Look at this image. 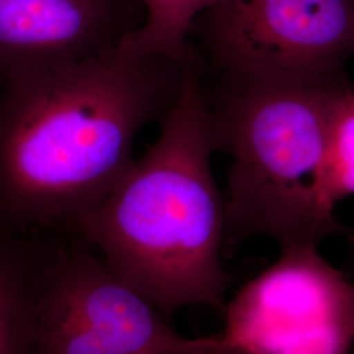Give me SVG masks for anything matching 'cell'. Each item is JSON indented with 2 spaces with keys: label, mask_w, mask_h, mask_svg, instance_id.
Returning a JSON list of instances; mask_svg holds the SVG:
<instances>
[{
  "label": "cell",
  "mask_w": 354,
  "mask_h": 354,
  "mask_svg": "<svg viewBox=\"0 0 354 354\" xmlns=\"http://www.w3.org/2000/svg\"><path fill=\"white\" fill-rule=\"evenodd\" d=\"M222 314L218 336L236 354L354 352V282L313 243L282 245Z\"/></svg>",
  "instance_id": "cell-6"
},
{
  "label": "cell",
  "mask_w": 354,
  "mask_h": 354,
  "mask_svg": "<svg viewBox=\"0 0 354 354\" xmlns=\"http://www.w3.org/2000/svg\"><path fill=\"white\" fill-rule=\"evenodd\" d=\"M46 234L0 223V354H32L36 285Z\"/></svg>",
  "instance_id": "cell-8"
},
{
  "label": "cell",
  "mask_w": 354,
  "mask_h": 354,
  "mask_svg": "<svg viewBox=\"0 0 354 354\" xmlns=\"http://www.w3.org/2000/svg\"><path fill=\"white\" fill-rule=\"evenodd\" d=\"M200 77L215 151L231 158L223 193L225 245L259 236L279 247L319 245L346 235L349 228L324 207L319 192L330 118L352 88L345 73Z\"/></svg>",
  "instance_id": "cell-3"
},
{
  "label": "cell",
  "mask_w": 354,
  "mask_h": 354,
  "mask_svg": "<svg viewBox=\"0 0 354 354\" xmlns=\"http://www.w3.org/2000/svg\"><path fill=\"white\" fill-rule=\"evenodd\" d=\"M210 114L190 55L158 140L73 235L167 319L203 306L223 313L228 276L225 196L215 183Z\"/></svg>",
  "instance_id": "cell-2"
},
{
  "label": "cell",
  "mask_w": 354,
  "mask_h": 354,
  "mask_svg": "<svg viewBox=\"0 0 354 354\" xmlns=\"http://www.w3.org/2000/svg\"><path fill=\"white\" fill-rule=\"evenodd\" d=\"M216 0H138L142 26L120 45L137 54H155L180 64L189 59L190 32L197 17Z\"/></svg>",
  "instance_id": "cell-9"
},
{
  "label": "cell",
  "mask_w": 354,
  "mask_h": 354,
  "mask_svg": "<svg viewBox=\"0 0 354 354\" xmlns=\"http://www.w3.org/2000/svg\"><path fill=\"white\" fill-rule=\"evenodd\" d=\"M212 337L180 335L79 236L46 235L32 354H180Z\"/></svg>",
  "instance_id": "cell-4"
},
{
  "label": "cell",
  "mask_w": 354,
  "mask_h": 354,
  "mask_svg": "<svg viewBox=\"0 0 354 354\" xmlns=\"http://www.w3.org/2000/svg\"><path fill=\"white\" fill-rule=\"evenodd\" d=\"M319 192L324 207L336 213L337 203L354 196V89L337 102L329 124Z\"/></svg>",
  "instance_id": "cell-10"
},
{
  "label": "cell",
  "mask_w": 354,
  "mask_h": 354,
  "mask_svg": "<svg viewBox=\"0 0 354 354\" xmlns=\"http://www.w3.org/2000/svg\"><path fill=\"white\" fill-rule=\"evenodd\" d=\"M180 354H236L232 349H230L227 345H225L222 340L219 339L218 335L212 337V340L205 344L200 348L192 349L189 352H184Z\"/></svg>",
  "instance_id": "cell-11"
},
{
  "label": "cell",
  "mask_w": 354,
  "mask_h": 354,
  "mask_svg": "<svg viewBox=\"0 0 354 354\" xmlns=\"http://www.w3.org/2000/svg\"><path fill=\"white\" fill-rule=\"evenodd\" d=\"M189 45L207 73L337 75L354 58V0H216Z\"/></svg>",
  "instance_id": "cell-5"
},
{
  "label": "cell",
  "mask_w": 354,
  "mask_h": 354,
  "mask_svg": "<svg viewBox=\"0 0 354 354\" xmlns=\"http://www.w3.org/2000/svg\"><path fill=\"white\" fill-rule=\"evenodd\" d=\"M189 59L117 48L0 84V223L73 234L127 175L140 131L172 111Z\"/></svg>",
  "instance_id": "cell-1"
},
{
  "label": "cell",
  "mask_w": 354,
  "mask_h": 354,
  "mask_svg": "<svg viewBox=\"0 0 354 354\" xmlns=\"http://www.w3.org/2000/svg\"><path fill=\"white\" fill-rule=\"evenodd\" d=\"M142 21L138 0H0V84L114 50Z\"/></svg>",
  "instance_id": "cell-7"
},
{
  "label": "cell",
  "mask_w": 354,
  "mask_h": 354,
  "mask_svg": "<svg viewBox=\"0 0 354 354\" xmlns=\"http://www.w3.org/2000/svg\"><path fill=\"white\" fill-rule=\"evenodd\" d=\"M345 236H346V259H345V266L342 268V270L354 282V228H349Z\"/></svg>",
  "instance_id": "cell-12"
}]
</instances>
